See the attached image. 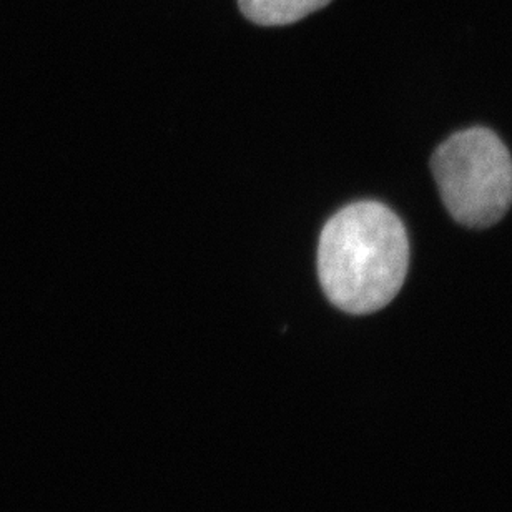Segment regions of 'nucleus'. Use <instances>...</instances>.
<instances>
[{"mask_svg": "<svg viewBox=\"0 0 512 512\" xmlns=\"http://www.w3.org/2000/svg\"><path fill=\"white\" fill-rule=\"evenodd\" d=\"M408 265L406 230L383 203H351L321 232V286L328 300L350 315H370L391 303Z\"/></svg>", "mask_w": 512, "mask_h": 512, "instance_id": "f257e3e1", "label": "nucleus"}, {"mask_svg": "<svg viewBox=\"0 0 512 512\" xmlns=\"http://www.w3.org/2000/svg\"><path fill=\"white\" fill-rule=\"evenodd\" d=\"M431 168L444 205L461 225L491 227L511 208V153L488 128L454 133L434 152Z\"/></svg>", "mask_w": 512, "mask_h": 512, "instance_id": "f03ea898", "label": "nucleus"}, {"mask_svg": "<svg viewBox=\"0 0 512 512\" xmlns=\"http://www.w3.org/2000/svg\"><path fill=\"white\" fill-rule=\"evenodd\" d=\"M331 0H238L240 10L248 20L263 27L295 24Z\"/></svg>", "mask_w": 512, "mask_h": 512, "instance_id": "7ed1b4c3", "label": "nucleus"}]
</instances>
